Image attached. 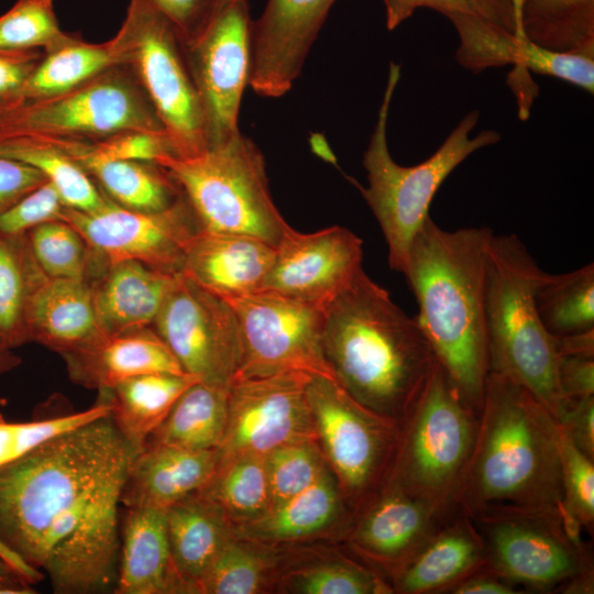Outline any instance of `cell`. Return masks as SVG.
Returning <instances> with one entry per match:
<instances>
[{"label": "cell", "instance_id": "obj_1", "mask_svg": "<svg viewBox=\"0 0 594 594\" xmlns=\"http://www.w3.org/2000/svg\"><path fill=\"white\" fill-rule=\"evenodd\" d=\"M135 454L108 415L0 468V543L55 593L113 592L121 493Z\"/></svg>", "mask_w": 594, "mask_h": 594}, {"label": "cell", "instance_id": "obj_2", "mask_svg": "<svg viewBox=\"0 0 594 594\" xmlns=\"http://www.w3.org/2000/svg\"><path fill=\"white\" fill-rule=\"evenodd\" d=\"M473 446L453 501L490 512L558 514L563 501L560 428L522 385L490 372Z\"/></svg>", "mask_w": 594, "mask_h": 594}, {"label": "cell", "instance_id": "obj_3", "mask_svg": "<svg viewBox=\"0 0 594 594\" xmlns=\"http://www.w3.org/2000/svg\"><path fill=\"white\" fill-rule=\"evenodd\" d=\"M492 234L486 227L447 231L428 217L413 240L404 272L424 336L476 414L490 373L486 280Z\"/></svg>", "mask_w": 594, "mask_h": 594}, {"label": "cell", "instance_id": "obj_4", "mask_svg": "<svg viewBox=\"0 0 594 594\" xmlns=\"http://www.w3.org/2000/svg\"><path fill=\"white\" fill-rule=\"evenodd\" d=\"M322 344L343 389L394 420L405 417L438 362L417 319L363 268L324 306Z\"/></svg>", "mask_w": 594, "mask_h": 594}, {"label": "cell", "instance_id": "obj_5", "mask_svg": "<svg viewBox=\"0 0 594 594\" xmlns=\"http://www.w3.org/2000/svg\"><path fill=\"white\" fill-rule=\"evenodd\" d=\"M543 273L517 235L492 234L486 280L490 372L526 387L557 418L566 399L558 382L556 339L535 302Z\"/></svg>", "mask_w": 594, "mask_h": 594}, {"label": "cell", "instance_id": "obj_6", "mask_svg": "<svg viewBox=\"0 0 594 594\" xmlns=\"http://www.w3.org/2000/svg\"><path fill=\"white\" fill-rule=\"evenodd\" d=\"M400 77V66L391 63L377 121L363 155L369 186L354 179L375 216L388 249V264L404 274L409 249L429 216L431 201L446 178L473 152L496 144L501 134L483 130L471 139L479 122V111L465 114L440 147L426 161L414 166L397 164L387 145V121L392 98Z\"/></svg>", "mask_w": 594, "mask_h": 594}, {"label": "cell", "instance_id": "obj_7", "mask_svg": "<svg viewBox=\"0 0 594 594\" xmlns=\"http://www.w3.org/2000/svg\"><path fill=\"white\" fill-rule=\"evenodd\" d=\"M176 183L202 230L258 238L277 245L290 227L271 196L265 160L239 132L228 142L156 161Z\"/></svg>", "mask_w": 594, "mask_h": 594}, {"label": "cell", "instance_id": "obj_8", "mask_svg": "<svg viewBox=\"0 0 594 594\" xmlns=\"http://www.w3.org/2000/svg\"><path fill=\"white\" fill-rule=\"evenodd\" d=\"M128 130L166 132L125 64L114 65L65 92L0 109V139L94 143Z\"/></svg>", "mask_w": 594, "mask_h": 594}, {"label": "cell", "instance_id": "obj_9", "mask_svg": "<svg viewBox=\"0 0 594 594\" xmlns=\"http://www.w3.org/2000/svg\"><path fill=\"white\" fill-rule=\"evenodd\" d=\"M474 414L437 362L403 418L406 426L392 485L444 509L473 446Z\"/></svg>", "mask_w": 594, "mask_h": 594}, {"label": "cell", "instance_id": "obj_10", "mask_svg": "<svg viewBox=\"0 0 594 594\" xmlns=\"http://www.w3.org/2000/svg\"><path fill=\"white\" fill-rule=\"evenodd\" d=\"M169 136L176 156L207 148L198 92L184 43L173 25L142 0H130L125 18L111 38Z\"/></svg>", "mask_w": 594, "mask_h": 594}, {"label": "cell", "instance_id": "obj_11", "mask_svg": "<svg viewBox=\"0 0 594 594\" xmlns=\"http://www.w3.org/2000/svg\"><path fill=\"white\" fill-rule=\"evenodd\" d=\"M240 329L237 377L299 372L336 380L324 355V307L272 290L228 300Z\"/></svg>", "mask_w": 594, "mask_h": 594}, {"label": "cell", "instance_id": "obj_12", "mask_svg": "<svg viewBox=\"0 0 594 594\" xmlns=\"http://www.w3.org/2000/svg\"><path fill=\"white\" fill-rule=\"evenodd\" d=\"M185 373L229 388L239 373L242 348L228 300L180 275L153 324Z\"/></svg>", "mask_w": 594, "mask_h": 594}, {"label": "cell", "instance_id": "obj_13", "mask_svg": "<svg viewBox=\"0 0 594 594\" xmlns=\"http://www.w3.org/2000/svg\"><path fill=\"white\" fill-rule=\"evenodd\" d=\"M69 223L103 261H138L155 270L180 275L186 250L202 230L187 200L146 212L122 207L107 197L91 211L65 207L62 219Z\"/></svg>", "mask_w": 594, "mask_h": 594}, {"label": "cell", "instance_id": "obj_14", "mask_svg": "<svg viewBox=\"0 0 594 594\" xmlns=\"http://www.w3.org/2000/svg\"><path fill=\"white\" fill-rule=\"evenodd\" d=\"M310 378L299 372L234 378L218 464L241 454L265 455L292 442L317 441L307 398Z\"/></svg>", "mask_w": 594, "mask_h": 594}, {"label": "cell", "instance_id": "obj_15", "mask_svg": "<svg viewBox=\"0 0 594 594\" xmlns=\"http://www.w3.org/2000/svg\"><path fill=\"white\" fill-rule=\"evenodd\" d=\"M251 22L248 0H229L201 35L184 45L200 100L207 148L240 132V105L249 80Z\"/></svg>", "mask_w": 594, "mask_h": 594}, {"label": "cell", "instance_id": "obj_16", "mask_svg": "<svg viewBox=\"0 0 594 594\" xmlns=\"http://www.w3.org/2000/svg\"><path fill=\"white\" fill-rule=\"evenodd\" d=\"M480 522L485 565L494 574L537 588L585 582L582 551L563 534L559 513L490 512Z\"/></svg>", "mask_w": 594, "mask_h": 594}, {"label": "cell", "instance_id": "obj_17", "mask_svg": "<svg viewBox=\"0 0 594 594\" xmlns=\"http://www.w3.org/2000/svg\"><path fill=\"white\" fill-rule=\"evenodd\" d=\"M317 440L351 494L370 487L395 435L396 420L381 416L351 397L334 380L311 376L307 385Z\"/></svg>", "mask_w": 594, "mask_h": 594}, {"label": "cell", "instance_id": "obj_18", "mask_svg": "<svg viewBox=\"0 0 594 594\" xmlns=\"http://www.w3.org/2000/svg\"><path fill=\"white\" fill-rule=\"evenodd\" d=\"M362 257L363 241L344 227L312 233L289 227L276 245L263 290L324 307L353 282Z\"/></svg>", "mask_w": 594, "mask_h": 594}, {"label": "cell", "instance_id": "obj_19", "mask_svg": "<svg viewBox=\"0 0 594 594\" xmlns=\"http://www.w3.org/2000/svg\"><path fill=\"white\" fill-rule=\"evenodd\" d=\"M336 0H268L251 22L248 85L265 98L290 90Z\"/></svg>", "mask_w": 594, "mask_h": 594}, {"label": "cell", "instance_id": "obj_20", "mask_svg": "<svg viewBox=\"0 0 594 594\" xmlns=\"http://www.w3.org/2000/svg\"><path fill=\"white\" fill-rule=\"evenodd\" d=\"M446 16L460 38L455 58L472 73L480 74L491 67L514 64L515 70L521 74L530 70L556 77L593 94L594 56L540 47L479 16L460 13Z\"/></svg>", "mask_w": 594, "mask_h": 594}, {"label": "cell", "instance_id": "obj_21", "mask_svg": "<svg viewBox=\"0 0 594 594\" xmlns=\"http://www.w3.org/2000/svg\"><path fill=\"white\" fill-rule=\"evenodd\" d=\"M276 246L258 238L200 230L186 250L182 275L226 300L264 289Z\"/></svg>", "mask_w": 594, "mask_h": 594}, {"label": "cell", "instance_id": "obj_22", "mask_svg": "<svg viewBox=\"0 0 594 594\" xmlns=\"http://www.w3.org/2000/svg\"><path fill=\"white\" fill-rule=\"evenodd\" d=\"M62 358L75 384L100 393L141 374L185 373L153 327L103 334Z\"/></svg>", "mask_w": 594, "mask_h": 594}, {"label": "cell", "instance_id": "obj_23", "mask_svg": "<svg viewBox=\"0 0 594 594\" xmlns=\"http://www.w3.org/2000/svg\"><path fill=\"white\" fill-rule=\"evenodd\" d=\"M217 466V450L146 443L129 466L121 505L124 508L166 509L201 491L215 475Z\"/></svg>", "mask_w": 594, "mask_h": 594}, {"label": "cell", "instance_id": "obj_24", "mask_svg": "<svg viewBox=\"0 0 594 594\" xmlns=\"http://www.w3.org/2000/svg\"><path fill=\"white\" fill-rule=\"evenodd\" d=\"M26 329L29 342L61 355L106 334L97 319L90 282L42 273L30 293Z\"/></svg>", "mask_w": 594, "mask_h": 594}, {"label": "cell", "instance_id": "obj_25", "mask_svg": "<svg viewBox=\"0 0 594 594\" xmlns=\"http://www.w3.org/2000/svg\"><path fill=\"white\" fill-rule=\"evenodd\" d=\"M116 594L189 593L175 568L165 509L124 508Z\"/></svg>", "mask_w": 594, "mask_h": 594}, {"label": "cell", "instance_id": "obj_26", "mask_svg": "<svg viewBox=\"0 0 594 594\" xmlns=\"http://www.w3.org/2000/svg\"><path fill=\"white\" fill-rule=\"evenodd\" d=\"M180 275L131 260L106 263L100 273L89 280L103 333L152 327Z\"/></svg>", "mask_w": 594, "mask_h": 594}, {"label": "cell", "instance_id": "obj_27", "mask_svg": "<svg viewBox=\"0 0 594 594\" xmlns=\"http://www.w3.org/2000/svg\"><path fill=\"white\" fill-rule=\"evenodd\" d=\"M442 510L391 485L360 519L351 541L365 557L400 568L433 535Z\"/></svg>", "mask_w": 594, "mask_h": 594}, {"label": "cell", "instance_id": "obj_28", "mask_svg": "<svg viewBox=\"0 0 594 594\" xmlns=\"http://www.w3.org/2000/svg\"><path fill=\"white\" fill-rule=\"evenodd\" d=\"M70 157L113 202L139 211H162L182 198L170 176L155 163L112 160L88 143L40 139Z\"/></svg>", "mask_w": 594, "mask_h": 594}, {"label": "cell", "instance_id": "obj_29", "mask_svg": "<svg viewBox=\"0 0 594 594\" xmlns=\"http://www.w3.org/2000/svg\"><path fill=\"white\" fill-rule=\"evenodd\" d=\"M485 565L481 535L465 515L427 540L397 574L396 588L421 594L452 587Z\"/></svg>", "mask_w": 594, "mask_h": 594}, {"label": "cell", "instance_id": "obj_30", "mask_svg": "<svg viewBox=\"0 0 594 594\" xmlns=\"http://www.w3.org/2000/svg\"><path fill=\"white\" fill-rule=\"evenodd\" d=\"M172 558L189 590L197 584L223 546L233 537L223 510L200 491L165 509Z\"/></svg>", "mask_w": 594, "mask_h": 594}, {"label": "cell", "instance_id": "obj_31", "mask_svg": "<svg viewBox=\"0 0 594 594\" xmlns=\"http://www.w3.org/2000/svg\"><path fill=\"white\" fill-rule=\"evenodd\" d=\"M198 381L186 373H146L124 380L100 394L111 405L110 416L118 430L138 453L178 397Z\"/></svg>", "mask_w": 594, "mask_h": 594}, {"label": "cell", "instance_id": "obj_32", "mask_svg": "<svg viewBox=\"0 0 594 594\" xmlns=\"http://www.w3.org/2000/svg\"><path fill=\"white\" fill-rule=\"evenodd\" d=\"M339 512V488L328 470L304 491L239 525V537L276 542L307 538L329 527Z\"/></svg>", "mask_w": 594, "mask_h": 594}, {"label": "cell", "instance_id": "obj_33", "mask_svg": "<svg viewBox=\"0 0 594 594\" xmlns=\"http://www.w3.org/2000/svg\"><path fill=\"white\" fill-rule=\"evenodd\" d=\"M228 408L229 388L198 381L178 397L146 443L217 450L226 432Z\"/></svg>", "mask_w": 594, "mask_h": 594}, {"label": "cell", "instance_id": "obj_34", "mask_svg": "<svg viewBox=\"0 0 594 594\" xmlns=\"http://www.w3.org/2000/svg\"><path fill=\"white\" fill-rule=\"evenodd\" d=\"M119 64L122 63L111 38L89 43L68 33L43 53L24 87L22 102L65 92Z\"/></svg>", "mask_w": 594, "mask_h": 594}, {"label": "cell", "instance_id": "obj_35", "mask_svg": "<svg viewBox=\"0 0 594 594\" xmlns=\"http://www.w3.org/2000/svg\"><path fill=\"white\" fill-rule=\"evenodd\" d=\"M519 33L550 51L594 56V0H521Z\"/></svg>", "mask_w": 594, "mask_h": 594}, {"label": "cell", "instance_id": "obj_36", "mask_svg": "<svg viewBox=\"0 0 594 594\" xmlns=\"http://www.w3.org/2000/svg\"><path fill=\"white\" fill-rule=\"evenodd\" d=\"M535 302L543 327L554 339L594 330V264L563 274L544 272Z\"/></svg>", "mask_w": 594, "mask_h": 594}, {"label": "cell", "instance_id": "obj_37", "mask_svg": "<svg viewBox=\"0 0 594 594\" xmlns=\"http://www.w3.org/2000/svg\"><path fill=\"white\" fill-rule=\"evenodd\" d=\"M42 273L26 233H0V343L10 350L29 342L26 307Z\"/></svg>", "mask_w": 594, "mask_h": 594}, {"label": "cell", "instance_id": "obj_38", "mask_svg": "<svg viewBox=\"0 0 594 594\" xmlns=\"http://www.w3.org/2000/svg\"><path fill=\"white\" fill-rule=\"evenodd\" d=\"M0 156L40 170L69 208L91 211L103 206L107 196L63 151L51 143L26 136L0 139Z\"/></svg>", "mask_w": 594, "mask_h": 594}, {"label": "cell", "instance_id": "obj_39", "mask_svg": "<svg viewBox=\"0 0 594 594\" xmlns=\"http://www.w3.org/2000/svg\"><path fill=\"white\" fill-rule=\"evenodd\" d=\"M213 501L232 522L252 521L271 507L264 455L241 454L217 466L210 482L200 491Z\"/></svg>", "mask_w": 594, "mask_h": 594}, {"label": "cell", "instance_id": "obj_40", "mask_svg": "<svg viewBox=\"0 0 594 594\" xmlns=\"http://www.w3.org/2000/svg\"><path fill=\"white\" fill-rule=\"evenodd\" d=\"M26 235L35 261L47 276L91 280L107 263L63 220L42 223Z\"/></svg>", "mask_w": 594, "mask_h": 594}, {"label": "cell", "instance_id": "obj_41", "mask_svg": "<svg viewBox=\"0 0 594 594\" xmlns=\"http://www.w3.org/2000/svg\"><path fill=\"white\" fill-rule=\"evenodd\" d=\"M273 564V556L255 547L253 540L232 537L199 580L197 593H260Z\"/></svg>", "mask_w": 594, "mask_h": 594}, {"label": "cell", "instance_id": "obj_42", "mask_svg": "<svg viewBox=\"0 0 594 594\" xmlns=\"http://www.w3.org/2000/svg\"><path fill=\"white\" fill-rule=\"evenodd\" d=\"M110 413L111 405L102 395L85 410L31 421H9L0 414V468L21 459L53 438Z\"/></svg>", "mask_w": 594, "mask_h": 594}, {"label": "cell", "instance_id": "obj_43", "mask_svg": "<svg viewBox=\"0 0 594 594\" xmlns=\"http://www.w3.org/2000/svg\"><path fill=\"white\" fill-rule=\"evenodd\" d=\"M67 34L59 28L53 0H16L0 16V50L45 52Z\"/></svg>", "mask_w": 594, "mask_h": 594}, {"label": "cell", "instance_id": "obj_44", "mask_svg": "<svg viewBox=\"0 0 594 594\" xmlns=\"http://www.w3.org/2000/svg\"><path fill=\"white\" fill-rule=\"evenodd\" d=\"M315 442L287 443L264 455L271 507L304 491L329 470Z\"/></svg>", "mask_w": 594, "mask_h": 594}, {"label": "cell", "instance_id": "obj_45", "mask_svg": "<svg viewBox=\"0 0 594 594\" xmlns=\"http://www.w3.org/2000/svg\"><path fill=\"white\" fill-rule=\"evenodd\" d=\"M287 588L301 594H377L389 587L373 572L338 559L302 568L287 578Z\"/></svg>", "mask_w": 594, "mask_h": 594}, {"label": "cell", "instance_id": "obj_46", "mask_svg": "<svg viewBox=\"0 0 594 594\" xmlns=\"http://www.w3.org/2000/svg\"><path fill=\"white\" fill-rule=\"evenodd\" d=\"M386 26L396 29L418 8H430L443 15L460 13L491 21L516 35V13L513 0H383ZM517 37V36H516Z\"/></svg>", "mask_w": 594, "mask_h": 594}, {"label": "cell", "instance_id": "obj_47", "mask_svg": "<svg viewBox=\"0 0 594 594\" xmlns=\"http://www.w3.org/2000/svg\"><path fill=\"white\" fill-rule=\"evenodd\" d=\"M560 451L563 503L580 519L582 525L590 526L594 520L593 459L582 452L561 428Z\"/></svg>", "mask_w": 594, "mask_h": 594}, {"label": "cell", "instance_id": "obj_48", "mask_svg": "<svg viewBox=\"0 0 594 594\" xmlns=\"http://www.w3.org/2000/svg\"><path fill=\"white\" fill-rule=\"evenodd\" d=\"M65 207L58 190L47 180L0 215V233L21 235L42 223L61 220Z\"/></svg>", "mask_w": 594, "mask_h": 594}, {"label": "cell", "instance_id": "obj_49", "mask_svg": "<svg viewBox=\"0 0 594 594\" xmlns=\"http://www.w3.org/2000/svg\"><path fill=\"white\" fill-rule=\"evenodd\" d=\"M88 144L97 154L112 160L156 163L163 156L176 155L166 132L128 130Z\"/></svg>", "mask_w": 594, "mask_h": 594}, {"label": "cell", "instance_id": "obj_50", "mask_svg": "<svg viewBox=\"0 0 594 594\" xmlns=\"http://www.w3.org/2000/svg\"><path fill=\"white\" fill-rule=\"evenodd\" d=\"M175 29L184 45L195 42L229 0H142Z\"/></svg>", "mask_w": 594, "mask_h": 594}, {"label": "cell", "instance_id": "obj_51", "mask_svg": "<svg viewBox=\"0 0 594 594\" xmlns=\"http://www.w3.org/2000/svg\"><path fill=\"white\" fill-rule=\"evenodd\" d=\"M43 53L40 50H0V108L22 102L24 87Z\"/></svg>", "mask_w": 594, "mask_h": 594}, {"label": "cell", "instance_id": "obj_52", "mask_svg": "<svg viewBox=\"0 0 594 594\" xmlns=\"http://www.w3.org/2000/svg\"><path fill=\"white\" fill-rule=\"evenodd\" d=\"M556 420L566 437L594 458V396L566 399Z\"/></svg>", "mask_w": 594, "mask_h": 594}, {"label": "cell", "instance_id": "obj_53", "mask_svg": "<svg viewBox=\"0 0 594 594\" xmlns=\"http://www.w3.org/2000/svg\"><path fill=\"white\" fill-rule=\"evenodd\" d=\"M46 182L36 168L0 156V215Z\"/></svg>", "mask_w": 594, "mask_h": 594}, {"label": "cell", "instance_id": "obj_54", "mask_svg": "<svg viewBox=\"0 0 594 594\" xmlns=\"http://www.w3.org/2000/svg\"><path fill=\"white\" fill-rule=\"evenodd\" d=\"M558 382L564 399L594 396V354L558 355Z\"/></svg>", "mask_w": 594, "mask_h": 594}, {"label": "cell", "instance_id": "obj_55", "mask_svg": "<svg viewBox=\"0 0 594 594\" xmlns=\"http://www.w3.org/2000/svg\"><path fill=\"white\" fill-rule=\"evenodd\" d=\"M455 594H514L518 593L507 580L492 573L472 574L451 587Z\"/></svg>", "mask_w": 594, "mask_h": 594}, {"label": "cell", "instance_id": "obj_56", "mask_svg": "<svg viewBox=\"0 0 594 594\" xmlns=\"http://www.w3.org/2000/svg\"><path fill=\"white\" fill-rule=\"evenodd\" d=\"M6 593L30 594L34 591L32 584L0 557V594Z\"/></svg>", "mask_w": 594, "mask_h": 594}, {"label": "cell", "instance_id": "obj_57", "mask_svg": "<svg viewBox=\"0 0 594 594\" xmlns=\"http://www.w3.org/2000/svg\"><path fill=\"white\" fill-rule=\"evenodd\" d=\"M0 557L31 584L41 582L45 578V575L41 571L25 563L20 557H18L14 552L9 550L1 543Z\"/></svg>", "mask_w": 594, "mask_h": 594}, {"label": "cell", "instance_id": "obj_58", "mask_svg": "<svg viewBox=\"0 0 594 594\" xmlns=\"http://www.w3.org/2000/svg\"><path fill=\"white\" fill-rule=\"evenodd\" d=\"M21 362L20 358L13 353V350H10L0 343V374H3Z\"/></svg>", "mask_w": 594, "mask_h": 594}, {"label": "cell", "instance_id": "obj_59", "mask_svg": "<svg viewBox=\"0 0 594 594\" xmlns=\"http://www.w3.org/2000/svg\"><path fill=\"white\" fill-rule=\"evenodd\" d=\"M520 1L521 0H513V3H514V8H515V13H516V25H517L516 36L518 38L522 40L520 37V33H519V7H520Z\"/></svg>", "mask_w": 594, "mask_h": 594}]
</instances>
